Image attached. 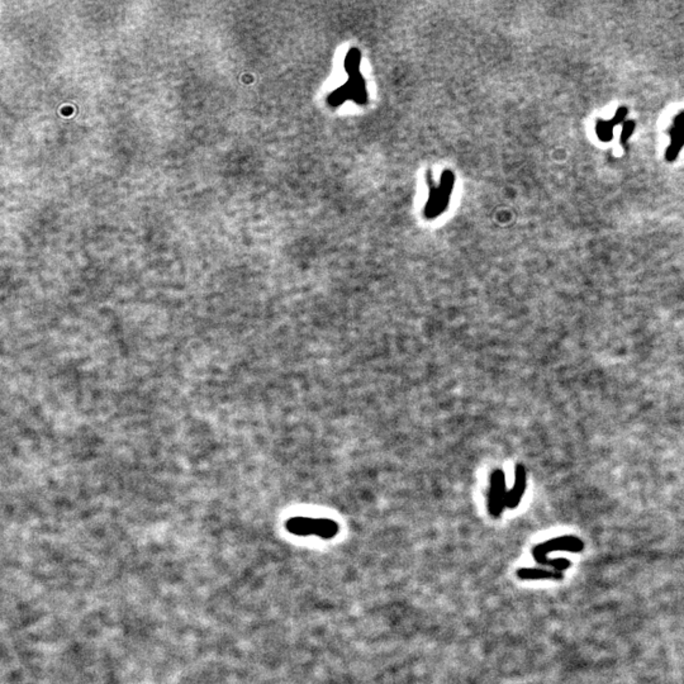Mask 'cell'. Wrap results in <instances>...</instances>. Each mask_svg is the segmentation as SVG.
<instances>
[{"mask_svg": "<svg viewBox=\"0 0 684 684\" xmlns=\"http://www.w3.org/2000/svg\"><path fill=\"white\" fill-rule=\"evenodd\" d=\"M634 127H635V123L632 121H629L626 122L625 127H624V133L621 136V144L625 145L627 139L631 136L632 131H634Z\"/></svg>", "mask_w": 684, "mask_h": 684, "instance_id": "obj_8", "label": "cell"}, {"mask_svg": "<svg viewBox=\"0 0 684 684\" xmlns=\"http://www.w3.org/2000/svg\"><path fill=\"white\" fill-rule=\"evenodd\" d=\"M613 121H598L597 123V135L602 141H610L612 139V131H613Z\"/></svg>", "mask_w": 684, "mask_h": 684, "instance_id": "obj_7", "label": "cell"}, {"mask_svg": "<svg viewBox=\"0 0 684 684\" xmlns=\"http://www.w3.org/2000/svg\"><path fill=\"white\" fill-rule=\"evenodd\" d=\"M583 549H584V542L577 536H561L533 546V560L539 566H542V563L547 559V555L550 553L554 552L580 553Z\"/></svg>", "mask_w": 684, "mask_h": 684, "instance_id": "obj_2", "label": "cell"}, {"mask_svg": "<svg viewBox=\"0 0 684 684\" xmlns=\"http://www.w3.org/2000/svg\"><path fill=\"white\" fill-rule=\"evenodd\" d=\"M516 575L521 580H544V579H553V580H561L564 578L563 573L555 572L550 569L544 568H520Z\"/></svg>", "mask_w": 684, "mask_h": 684, "instance_id": "obj_6", "label": "cell"}, {"mask_svg": "<svg viewBox=\"0 0 684 684\" xmlns=\"http://www.w3.org/2000/svg\"><path fill=\"white\" fill-rule=\"evenodd\" d=\"M671 144L666 150V160L674 161L684 146V112L678 114L671 128Z\"/></svg>", "mask_w": 684, "mask_h": 684, "instance_id": "obj_5", "label": "cell"}, {"mask_svg": "<svg viewBox=\"0 0 684 684\" xmlns=\"http://www.w3.org/2000/svg\"><path fill=\"white\" fill-rule=\"evenodd\" d=\"M288 533L296 536H318L320 539L331 540L340 531L338 524L329 519H313L296 516L285 522Z\"/></svg>", "mask_w": 684, "mask_h": 684, "instance_id": "obj_1", "label": "cell"}, {"mask_svg": "<svg viewBox=\"0 0 684 684\" xmlns=\"http://www.w3.org/2000/svg\"><path fill=\"white\" fill-rule=\"evenodd\" d=\"M506 475L503 470H494L491 475V487L488 492V512L494 517L500 519V514L507 507Z\"/></svg>", "mask_w": 684, "mask_h": 684, "instance_id": "obj_3", "label": "cell"}, {"mask_svg": "<svg viewBox=\"0 0 684 684\" xmlns=\"http://www.w3.org/2000/svg\"><path fill=\"white\" fill-rule=\"evenodd\" d=\"M527 484V474L526 469L522 465V464H519L514 467V481H513V487L508 491V495H507V508L509 509H513L516 507H519L521 503V500L525 494V491H526Z\"/></svg>", "mask_w": 684, "mask_h": 684, "instance_id": "obj_4", "label": "cell"}]
</instances>
